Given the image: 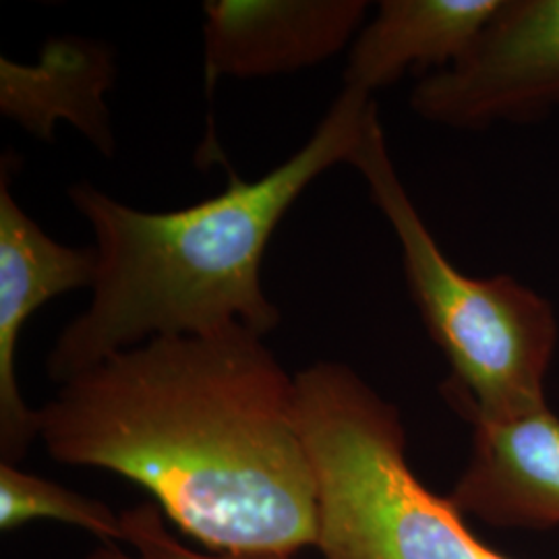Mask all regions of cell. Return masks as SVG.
Masks as SVG:
<instances>
[{
	"label": "cell",
	"instance_id": "6da1fadb",
	"mask_svg": "<svg viewBox=\"0 0 559 559\" xmlns=\"http://www.w3.org/2000/svg\"><path fill=\"white\" fill-rule=\"evenodd\" d=\"M40 440L60 464L133 480L216 554L318 545L295 376L242 325L150 340L64 381L40 408Z\"/></svg>",
	"mask_w": 559,
	"mask_h": 559
},
{
	"label": "cell",
	"instance_id": "7a4b0ae2",
	"mask_svg": "<svg viewBox=\"0 0 559 559\" xmlns=\"http://www.w3.org/2000/svg\"><path fill=\"white\" fill-rule=\"evenodd\" d=\"M376 102L342 87L316 133L263 179L230 175L216 198L175 212H141L90 182L69 191L96 235L90 307L48 355V378H78L154 338L203 336L242 325L260 336L280 323L261 284L265 247L300 193L350 164Z\"/></svg>",
	"mask_w": 559,
	"mask_h": 559
},
{
	"label": "cell",
	"instance_id": "3957f363",
	"mask_svg": "<svg viewBox=\"0 0 559 559\" xmlns=\"http://www.w3.org/2000/svg\"><path fill=\"white\" fill-rule=\"evenodd\" d=\"M295 413L318 483L321 558L508 559L420 483L399 408L350 367L323 360L297 373Z\"/></svg>",
	"mask_w": 559,
	"mask_h": 559
},
{
	"label": "cell",
	"instance_id": "277c9868",
	"mask_svg": "<svg viewBox=\"0 0 559 559\" xmlns=\"http://www.w3.org/2000/svg\"><path fill=\"white\" fill-rule=\"evenodd\" d=\"M350 166L396 233L411 297L452 367L450 396L460 413L506 420L549 406L545 381L559 338L551 302L512 276H468L443 255L394 168L378 108Z\"/></svg>",
	"mask_w": 559,
	"mask_h": 559
},
{
	"label": "cell",
	"instance_id": "5b68a950",
	"mask_svg": "<svg viewBox=\"0 0 559 559\" xmlns=\"http://www.w3.org/2000/svg\"><path fill=\"white\" fill-rule=\"evenodd\" d=\"M559 106V0H503L498 15L454 64L411 94L420 119L483 129Z\"/></svg>",
	"mask_w": 559,
	"mask_h": 559
},
{
	"label": "cell",
	"instance_id": "8992f818",
	"mask_svg": "<svg viewBox=\"0 0 559 559\" xmlns=\"http://www.w3.org/2000/svg\"><path fill=\"white\" fill-rule=\"evenodd\" d=\"M0 187V456L17 464L40 440V411L27 406L17 383V342L27 320L48 300L92 286L96 249H73L48 237L7 187Z\"/></svg>",
	"mask_w": 559,
	"mask_h": 559
},
{
	"label": "cell",
	"instance_id": "52a82bcc",
	"mask_svg": "<svg viewBox=\"0 0 559 559\" xmlns=\"http://www.w3.org/2000/svg\"><path fill=\"white\" fill-rule=\"evenodd\" d=\"M362 0H210L203 4V64L212 92L222 78H272L332 59L359 36Z\"/></svg>",
	"mask_w": 559,
	"mask_h": 559
},
{
	"label": "cell",
	"instance_id": "ba28073f",
	"mask_svg": "<svg viewBox=\"0 0 559 559\" xmlns=\"http://www.w3.org/2000/svg\"><path fill=\"white\" fill-rule=\"evenodd\" d=\"M471 459L448 500L496 528H558L559 417L471 420Z\"/></svg>",
	"mask_w": 559,
	"mask_h": 559
},
{
	"label": "cell",
	"instance_id": "9c48e42d",
	"mask_svg": "<svg viewBox=\"0 0 559 559\" xmlns=\"http://www.w3.org/2000/svg\"><path fill=\"white\" fill-rule=\"evenodd\" d=\"M503 0H383L350 44L344 87L373 94L406 71L445 69L462 59Z\"/></svg>",
	"mask_w": 559,
	"mask_h": 559
},
{
	"label": "cell",
	"instance_id": "30bf717a",
	"mask_svg": "<svg viewBox=\"0 0 559 559\" xmlns=\"http://www.w3.org/2000/svg\"><path fill=\"white\" fill-rule=\"evenodd\" d=\"M112 81L108 46L80 38L52 40L36 64L0 60V108L44 141L52 140L57 120H69L104 154H112L115 135L104 104Z\"/></svg>",
	"mask_w": 559,
	"mask_h": 559
},
{
	"label": "cell",
	"instance_id": "8fae6325",
	"mask_svg": "<svg viewBox=\"0 0 559 559\" xmlns=\"http://www.w3.org/2000/svg\"><path fill=\"white\" fill-rule=\"evenodd\" d=\"M36 520H57L94 535L100 543H119L122 520L108 503L0 462V528L15 531Z\"/></svg>",
	"mask_w": 559,
	"mask_h": 559
},
{
	"label": "cell",
	"instance_id": "7c38bea8",
	"mask_svg": "<svg viewBox=\"0 0 559 559\" xmlns=\"http://www.w3.org/2000/svg\"><path fill=\"white\" fill-rule=\"evenodd\" d=\"M120 520L119 543H100L85 559H293L286 554H201L175 537L154 501L122 510Z\"/></svg>",
	"mask_w": 559,
	"mask_h": 559
}]
</instances>
